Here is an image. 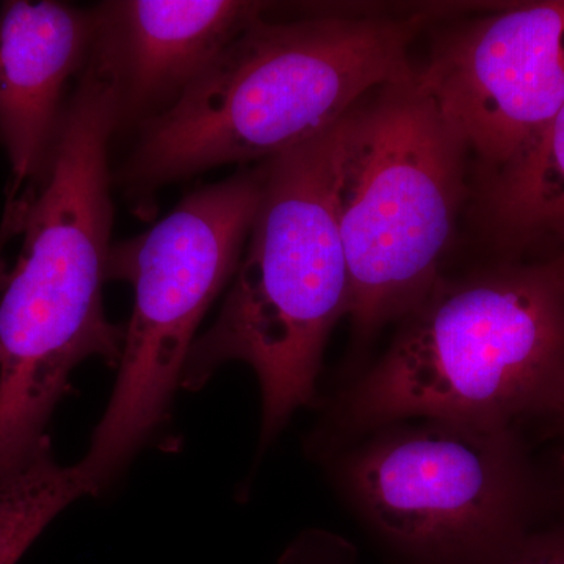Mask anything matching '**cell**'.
<instances>
[{"label":"cell","instance_id":"12","mask_svg":"<svg viewBox=\"0 0 564 564\" xmlns=\"http://www.w3.org/2000/svg\"><path fill=\"white\" fill-rule=\"evenodd\" d=\"M90 496L77 464L62 466L51 440L0 481V564H18L40 534L80 497Z\"/></svg>","mask_w":564,"mask_h":564},{"label":"cell","instance_id":"8","mask_svg":"<svg viewBox=\"0 0 564 564\" xmlns=\"http://www.w3.org/2000/svg\"><path fill=\"white\" fill-rule=\"evenodd\" d=\"M474 162V181L532 147L564 104V0L511 3L434 41L415 69Z\"/></svg>","mask_w":564,"mask_h":564},{"label":"cell","instance_id":"5","mask_svg":"<svg viewBox=\"0 0 564 564\" xmlns=\"http://www.w3.org/2000/svg\"><path fill=\"white\" fill-rule=\"evenodd\" d=\"M470 154L417 77L364 96L340 120L334 204L358 344L413 313L444 280L473 195Z\"/></svg>","mask_w":564,"mask_h":564},{"label":"cell","instance_id":"10","mask_svg":"<svg viewBox=\"0 0 564 564\" xmlns=\"http://www.w3.org/2000/svg\"><path fill=\"white\" fill-rule=\"evenodd\" d=\"M99 11L68 3L14 0L0 10V141L13 173L11 202L46 173L61 133L63 95L84 70Z\"/></svg>","mask_w":564,"mask_h":564},{"label":"cell","instance_id":"1","mask_svg":"<svg viewBox=\"0 0 564 564\" xmlns=\"http://www.w3.org/2000/svg\"><path fill=\"white\" fill-rule=\"evenodd\" d=\"M118 129V74L96 40L46 173L9 209V231L24 240L0 291V480L50 440L51 415L82 361L120 364L124 333L102 302L113 225L109 141Z\"/></svg>","mask_w":564,"mask_h":564},{"label":"cell","instance_id":"11","mask_svg":"<svg viewBox=\"0 0 564 564\" xmlns=\"http://www.w3.org/2000/svg\"><path fill=\"white\" fill-rule=\"evenodd\" d=\"M473 182L477 220L499 242L564 245V104L529 150Z\"/></svg>","mask_w":564,"mask_h":564},{"label":"cell","instance_id":"2","mask_svg":"<svg viewBox=\"0 0 564 564\" xmlns=\"http://www.w3.org/2000/svg\"><path fill=\"white\" fill-rule=\"evenodd\" d=\"M430 14H262L147 129L118 177L135 198L215 166L269 161L343 120L370 91L414 76Z\"/></svg>","mask_w":564,"mask_h":564},{"label":"cell","instance_id":"3","mask_svg":"<svg viewBox=\"0 0 564 564\" xmlns=\"http://www.w3.org/2000/svg\"><path fill=\"white\" fill-rule=\"evenodd\" d=\"M372 369L340 397V425L411 419L508 426L564 414V256L443 280L399 322Z\"/></svg>","mask_w":564,"mask_h":564},{"label":"cell","instance_id":"14","mask_svg":"<svg viewBox=\"0 0 564 564\" xmlns=\"http://www.w3.org/2000/svg\"><path fill=\"white\" fill-rule=\"evenodd\" d=\"M2 243H3V236H0V291H2V284L3 280H6V261H3L2 258Z\"/></svg>","mask_w":564,"mask_h":564},{"label":"cell","instance_id":"9","mask_svg":"<svg viewBox=\"0 0 564 564\" xmlns=\"http://www.w3.org/2000/svg\"><path fill=\"white\" fill-rule=\"evenodd\" d=\"M267 3L118 0L98 7V39L120 84V128L169 109L212 68Z\"/></svg>","mask_w":564,"mask_h":564},{"label":"cell","instance_id":"4","mask_svg":"<svg viewBox=\"0 0 564 564\" xmlns=\"http://www.w3.org/2000/svg\"><path fill=\"white\" fill-rule=\"evenodd\" d=\"M339 122L265 161L261 204L231 288L182 373V388L199 389L223 364H248L261 386L262 444L315 402L326 344L350 311L334 204Z\"/></svg>","mask_w":564,"mask_h":564},{"label":"cell","instance_id":"6","mask_svg":"<svg viewBox=\"0 0 564 564\" xmlns=\"http://www.w3.org/2000/svg\"><path fill=\"white\" fill-rule=\"evenodd\" d=\"M267 165L185 196L150 231L111 247L109 281L133 289L118 377L77 467L98 496L169 417L196 332L231 284L258 214Z\"/></svg>","mask_w":564,"mask_h":564},{"label":"cell","instance_id":"7","mask_svg":"<svg viewBox=\"0 0 564 564\" xmlns=\"http://www.w3.org/2000/svg\"><path fill=\"white\" fill-rule=\"evenodd\" d=\"M373 430L340 480L389 543L429 560H502L518 545L525 474L508 426L414 419Z\"/></svg>","mask_w":564,"mask_h":564},{"label":"cell","instance_id":"13","mask_svg":"<svg viewBox=\"0 0 564 564\" xmlns=\"http://www.w3.org/2000/svg\"><path fill=\"white\" fill-rule=\"evenodd\" d=\"M499 564H564V541L518 544Z\"/></svg>","mask_w":564,"mask_h":564}]
</instances>
